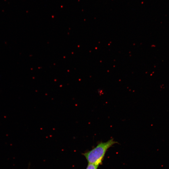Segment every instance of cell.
Returning <instances> with one entry per match:
<instances>
[{"mask_svg":"<svg viewBox=\"0 0 169 169\" xmlns=\"http://www.w3.org/2000/svg\"><path fill=\"white\" fill-rule=\"evenodd\" d=\"M117 143L112 139L106 142H101L90 151L83 154L88 163L99 165L102 162L105 154L110 147Z\"/></svg>","mask_w":169,"mask_h":169,"instance_id":"obj_1","label":"cell"},{"mask_svg":"<svg viewBox=\"0 0 169 169\" xmlns=\"http://www.w3.org/2000/svg\"><path fill=\"white\" fill-rule=\"evenodd\" d=\"M98 166V165L88 163L86 169H97Z\"/></svg>","mask_w":169,"mask_h":169,"instance_id":"obj_2","label":"cell"}]
</instances>
